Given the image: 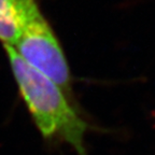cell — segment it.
<instances>
[{
  "mask_svg": "<svg viewBox=\"0 0 155 155\" xmlns=\"http://www.w3.org/2000/svg\"><path fill=\"white\" fill-rule=\"evenodd\" d=\"M19 95L45 140L67 143L78 155H87L88 125L66 93L50 78L26 63L10 45H3Z\"/></svg>",
  "mask_w": 155,
  "mask_h": 155,
  "instance_id": "6da1fadb",
  "label": "cell"
},
{
  "mask_svg": "<svg viewBox=\"0 0 155 155\" xmlns=\"http://www.w3.org/2000/svg\"><path fill=\"white\" fill-rule=\"evenodd\" d=\"M12 48L28 65L50 78L66 94L70 92L72 79L67 58L40 8L26 19Z\"/></svg>",
  "mask_w": 155,
  "mask_h": 155,
  "instance_id": "7a4b0ae2",
  "label": "cell"
},
{
  "mask_svg": "<svg viewBox=\"0 0 155 155\" xmlns=\"http://www.w3.org/2000/svg\"><path fill=\"white\" fill-rule=\"evenodd\" d=\"M39 8L36 0H0V42L12 46L28 16Z\"/></svg>",
  "mask_w": 155,
  "mask_h": 155,
  "instance_id": "3957f363",
  "label": "cell"
}]
</instances>
